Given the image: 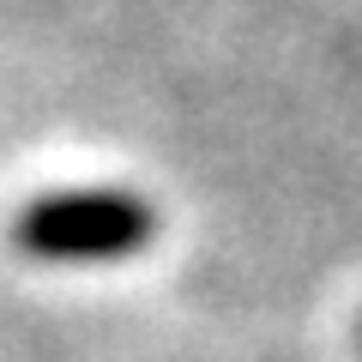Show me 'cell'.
Here are the masks:
<instances>
[{
	"instance_id": "obj_1",
	"label": "cell",
	"mask_w": 362,
	"mask_h": 362,
	"mask_svg": "<svg viewBox=\"0 0 362 362\" xmlns=\"http://www.w3.org/2000/svg\"><path fill=\"white\" fill-rule=\"evenodd\" d=\"M157 235V211L139 194L121 187H61V194L30 199L13 218L18 254L49 259V266H103L133 259Z\"/></svg>"
}]
</instances>
